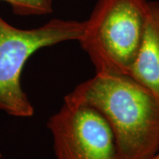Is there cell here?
<instances>
[{
    "mask_svg": "<svg viewBox=\"0 0 159 159\" xmlns=\"http://www.w3.org/2000/svg\"><path fill=\"white\" fill-rule=\"evenodd\" d=\"M65 102L97 110L113 133L118 159H150L159 150V98L126 74H97Z\"/></svg>",
    "mask_w": 159,
    "mask_h": 159,
    "instance_id": "1",
    "label": "cell"
},
{
    "mask_svg": "<svg viewBox=\"0 0 159 159\" xmlns=\"http://www.w3.org/2000/svg\"><path fill=\"white\" fill-rule=\"evenodd\" d=\"M10 5L19 16H42L53 11V0H0Z\"/></svg>",
    "mask_w": 159,
    "mask_h": 159,
    "instance_id": "6",
    "label": "cell"
},
{
    "mask_svg": "<svg viewBox=\"0 0 159 159\" xmlns=\"http://www.w3.org/2000/svg\"><path fill=\"white\" fill-rule=\"evenodd\" d=\"M128 75L159 98V1H149L142 43Z\"/></svg>",
    "mask_w": 159,
    "mask_h": 159,
    "instance_id": "5",
    "label": "cell"
},
{
    "mask_svg": "<svg viewBox=\"0 0 159 159\" xmlns=\"http://www.w3.org/2000/svg\"><path fill=\"white\" fill-rule=\"evenodd\" d=\"M47 127L56 159H118L111 128L97 110L64 101L50 117Z\"/></svg>",
    "mask_w": 159,
    "mask_h": 159,
    "instance_id": "4",
    "label": "cell"
},
{
    "mask_svg": "<svg viewBox=\"0 0 159 159\" xmlns=\"http://www.w3.org/2000/svg\"><path fill=\"white\" fill-rule=\"evenodd\" d=\"M150 159H159V150Z\"/></svg>",
    "mask_w": 159,
    "mask_h": 159,
    "instance_id": "7",
    "label": "cell"
},
{
    "mask_svg": "<svg viewBox=\"0 0 159 159\" xmlns=\"http://www.w3.org/2000/svg\"><path fill=\"white\" fill-rule=\"evenodd\" d=\"M148 0H98L78 41L97 74H126L142 43Z\"/></svg>",
    "mask_w": 159,
    "mask_h": 159,
    "instance_id": "2",
    "label": "cell"
},
{
    "mask_svg": "<svg viewBox=\"0 0 159 159\" xmlns=\"http://www.w3.org/2000/svg\"><path fill=\"white\" fill-rule=\"evenodd\" d=\"M84 21L52 19L38 28L22 29L0 16V110L19 118H30L34 108L20 79L30 57L43 48L79 41Z\"/></svg>",
    "mask_w": 159,
    "mask_h": 159,
    "instance_id": "3",
    "label": "cell"
}]
</instances>
